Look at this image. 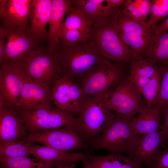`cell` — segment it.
I'll return each mask as SVG.
<instances>
[{
	"label": "cell",
	"mask_w": 168,
	"mask_h": 168,
	"mask_svg": "<svg viewBox=\"0 0 168 168\" xmlns=\"http://www.w3.org/2000/svg\"><path fill=\"white\" fill-rule=\"evenodd\" d=\"M54 52L64 75L78 84L92 68L106 59L89 39L75 43L59 41Z\"/></svg>",
	"instance_id": "obj_1"
},
{
	"label": "cell",
	"mask_w": 168,
	"mask_h": 168,
	"mask_svg": "<svg viewBox=\"0 0 168 168\" xmlns=\"http://www.w3.org/2000/svg\"><path fill=\"white\" fill-rule=\"evenodd\" d=\"M129 72L127 64L105 59L92 68L78 84L84 96L108 100Z\"/></svg>",
	"instance_id": "obj_2"
},
{
	"label": "cell",
	"mask_w": 168,
	"mask_h": 168,
	"mask_svg": "<svg viewBox=\"0 0 168 168\" xmlns=\"http://www.w3.org/2000/svg\"><path fill=\"white\" fill-rule=\"evenodd\" d=\"M116 10L105 22L93 25L88 39L105 58L128 64L139 59L119 36L116 23Z\"/></svg>",
	"instance_id": "obj_3"
},
{
	"label": "cell",
	"mask_w": 168,
	"mask_h": 168,
	"mask_svg": "<svg viewBox=\"0 0 168 168\" xmlns=\"http://www.w3.org/2000/svg\"><path fill=\"white\" fill-rule=\"evenodd\" d=\"M129 121L124 115L115 113L104 131L90 144L91 150H104L131 157L140 137L132 129Z\"/></svg>",
	"instance_id": "obj_4"
},
{
	"label": "cell",
	"mask_w": 168,
	"mask_h": 168,
	"mask_svg": "<svg viewBox=\"0 0 168 168\" xmlns=\"http://www.w3.org/2000/svg\"><path fill=\"white\" fill-rule=\"evenodd\" d=\"M106 100L90 96L83 98L74 125L84 141L89 144L104 131L114 117Z\"/></svg>",
	"instance_id": "obj_5"
},
{
	"label": "cell",
	"mask_w": 168,
	"mask_h": 168,
	"mask_svg": "<svg viewBox=\"0 0 168 168\" xmlns=\"http://www.w3.org/2000/svg\"><path fill=\"white\" fill-rule=\"evenodd\" d=\"M115 21L119 37L138 59L147 60L156 35L146 22L140 21L116 10Z\"/></svg>",
	"instance_id": "obj_6"
},
{
	"label": "cell",
	"mask_w": 168,
	"mask_h": 168,
	"mask_svg": "<svg viewBox=\"0 0 168 168\" xmlns=\"http://www.w3.org/2000/svg\"><path fill=\"white\" fill-rule=\"evenodd\" d=\"M20 64L31 79L51 87L64 75L55 52L47 48L38 46Z\"/></svg>",
	"instance_id": "obj_7"
},
{
	"label": "cell",
	"mask_w": 168,
	"mask_h": 168,
	"mask_svg": "<svg viewBox=\"0 0 168 168\" xmlns=\"http://www.w3.org/2000/svg\"><path fill=\"white\" fill-rule=\"evenodd\" d=\"M16 110L30 133L72 126L76 118L71 113L52 106L27 111Z\"/></svg>",
	"instance_id": "obj_8"
},
{
	"label": "cell",
	"mask_w": 168,
	"mask_h": 168,
	"mask_svg": "<svg viewBox=\"0 0 168 168\" xmlns=\"http://www.w3.org/2000/svg\"><path fill=\"white\" fill-rule=\"evenodd\" d=\"M26 138L30 142L40 143L45 146L66 152L79 149L87 150L89 147L74 125L30 133Z\"/></svg>",
	"instance_id": "obj_9"
},
{
	"label": "cell",
	"mask_w": 168,
	"mask_h": 168,
	"mask_svg": "<svg viewBox=\"0 0 168 168\" xmlns=\"http://www.w3.org/2000/svg\"><path fill=\"white\" fill-rule=\"evenodd\" d=\"M128 76L121 82L106 103L112 112L130 120L146 106L141 93Z\"/></svg>",
	"instance_id": "obj_10"
},
{
	"label": "cell",
	"mask_w": 168,
	"mask_h": 168,
	"mask_svg": "<svg viewBox=\"0 0 168 168\" xmlns=\"http://www.w3.org/2000/svg\"><path fill=\"white\" fill-rule=\"evenodd\" d=\"M79 85L64 75L53 85L51 98L57 108L78 114L84 97Z\"/></svg>",
	"instance_id": "obj_11"
},
{
	"label": "cell",
	"mask_w": 168,
	"mask_h": 168,
	"mask_svg": "<svg viewBox=\"0 0 168 168\" xmlns=\"http://www.w3.org/2000/svg\"><path fill=\"white\" fill-rule=\"evenodd\" d=\"M24 72L18 63H7L0 68V97L4 104L16 108L23 86Z\"/></svg>",
	"instance_id": "obj_12"
},
{
	"label": "cell",
	"mask_w": 168,
	"mask_h": 168,
	"mask_svg": "<svg viewBox=\"0 0 168 168\" xmlns=\"http://www.w3.org/2000/svg\"><path fill=\"white\" fill-rule=\"evenodd\" d=\"M0 34L5 37L6 50L9 63L20 64L39 46V43L28 30H12L0 26Z\"/></svg>",
	"instance_id": "obj_13"
},
{
	"label": "cell",
	"mask_w": 168,
	"mask_h": 168,
	"mask_svg": "<svg viewBox=\"0 0 168 168\" xmlns=\"http://www.w3.org/2000/svg\"><path fill=\"white\" fill-rule=\"evenodd\" d=\"M52 87L33 80L24 72L21 97L15 108L27 111L52 107Z\"/></svg>",
	"instance_id": "obj_14"
},
{
	"label": "cell",
	"mask_w": 168,
	"mask_h": 168,
	"mask_svg": "<svg viewBox=\"0 0 168 168\" xmlns=\"http://www.w3.org/2000/svg\"><path fill=\"white\" fill-rule=\"evenodd\" d=\"M32 0H0V17L8 29L26 31Z\"/></svg>",
	"instance_id": "obj_15"
},
{
	"label": "cell",
	"mask_w": 168,
	"mask_h": 168,
	"mask_svg": "<svg viewBox=\"0 0 168 168\" xmlns=\"http://www.w3.org/2000/svg\"><path fill=\"white\" fill-rule=\"evenodd\" d=\"M27 129L16 109L0 103V144L25 138Z\"/></svg>",
	"instance_id": "obj_16"
},
{
	"label": "cell",
	"mask_w": 168,
	"mask_h": 168,
	"mask_svg": "<svg viewBox=\"0 0 168 168\" xmlns=\"http://www.w3.org/2000/svg\"><path fill=\"white\" fill-rule=\"evenodd\" d=\"M52 2V0H32L29 17L30 26L28 30L39 43L48 38L46 26L49 20Z\"/></svg>",
	"instance_id": "obj_17"
},
{
	"label": "cell",
	"mask_w": 168,
	"mask_h": 168,
	"mask_svg": "<svg viewBox=\"0 0 168 168\" xmlns=\"http://www.w3.org/2000/svg\"><path fill=\"white\" fill-rule=\"evenodd\" d=\"M166 134L159 129L140 137L131 157L142 165L147 166L156 158L159 149L166 141Z\"/></svg>",
	"instance_id": "obj_18"
},
{
	"label": "cell",
	"mask_w": 168,
	"mask_h": 168,
	"mask_svg": "<svg viewBox=\"0 0 168 168\" xmlns=\"http://www.w3.org/2000/svg\"><path fill=\"white\" fill-rule=\"evenodd\" d=\"M71 6L79 9L93 25L101 24L110 19L116 10L111 7L107 0H71Z\"/></svg>",
	"instance_id": "obj_19"
},
{
	"label": "cell",
	"mask_w": 168,
	"mask_h": 168,
	"mask_svg": "<svg viewBox=\"0 0 168 168\" xmlns=\"http://www.w3.org/2000/svg\"><path fill=\"white\" fill-rule=\"evenodd\" d=\"M72 8L71 0H52L47 39V49L54 52L59 42V35L66 14Z\"/></svg>",
	"instance_id": "obj_20"
},
{
	"label": "cell",
	"mask_w": 168,
	"mask_h": 168,
	"mask_svg": "<svg viewBox=\"0 0 168 168\" xmlns=\"http://www.w3.org/2000/svg\"><path fill=\"white\" fill-rule=\"evenodd\" d=\"M82 162L83 168H143L131 157L121 154L98 156L87 153Z\"/></svg>",
	"instance_id": "obj_21"
},
{
	"label": "cell",
	"mask_w": 168,
	"mask_h": 168,
	"mask_svg": "<svg viewBox=\"0 0 168 168\" xmlns=\"http://www.w3.org/2000/svg\"><path fill=\"white\" fill-rule=\"evenodd\" d=\"M30 152L31 155L43 162L61 164L82 161L87 154V153L68 152L38 145L32 146Z\"/></svg>",
	"instance_id": "obj_22"
},
{
	"label": "cell",
	"mask_w": 168,
	"mask_h": 168,
	"mask_svg": "<svg viewBox=\"0 0 168 168\" xmlns=\"http://www.w3.org/2000/svg\"><path fill=\"white\" fill-rule=\"evenodd\" d=\"M138 114L137 116L133 117L129 121L132 129L136 134L143 135L159 129L162 115L159 110L145 107Z\"/></svg>",
	"instance_id": "obj_23"
},
{
	"label": "cell",
	"mask_w": 168,
	"mask_h": 168,
	"mask_svg": "<svg viewBox=\"0 0 168 168\" xmlns=\"http://www.w3.org/2000/svg\"><path fill=\"white\" fill-rule=\"evenodd\" d=\"M128 78L140 93L154 75L158 66L154 62L139 59L129 64Z\"/></svg>",
	"instance_id": "obj_24"
},
{
	"label": "cell",
	"mask_w": 168,
	"mask_h": 168,
	"mask_svg": "<svg viewBox=\"0 0 168 168\" xmlns=\"http://www.w3.org/2000/svg\"><path fill=\"white\" fill-rule=\"evenodd\" d=\"M93 24V22L86 18L79 9L72 6L71 9L62 25L59 38L62 33L70 30H77L90 33Z\"/></svg>",
	"instance_id": "obj_25"
},
{
	"label": "cell",
	"mask_w": 168,
	"mask_h": 168,
	"mask_svg": "<svg viewBox=\"0 0 168 168\" xmlns=\"http://www.w3.org/2000/svg\"><path fill=\"white\" fill-rule=\"evenodd\" d=\"M151 6V0H127L118 10L133 19L146 22L149 14Z\"/></svg>",
	"instance_id": "obj_26"
},
{
	"label": "cell",
	"mask_w": 168,
	"mask_h": 168,
	"mask_svg": "<svg viewBox=\"0 0 168 168\" xmlns=\"http://www.w3.org/2000/svg\"><path fill=\"white\" fill-rule=\"evenodd\" d=\"M34 143L25 138L19 141L0 144V158L28 157Z\"/></svg>",
	"instance_id": "obj_27"
},
{
	"label": "cell",
	"mask_w": 168,
	"mask_h": 168,
	"mask_svg": "<svg viewBox=\"0 0 168 168\" xmlns=\"http://www.w3.org/2000/svg\"><path fill=\"white\" fill-rule=\"evenodd\" d=\"M158 66V68L156 72L143 88L141 92L143 97V100L145 105L148 108L154 107L159 92L162 73L161 68Z\"/></svg>",
	"instance_id": "obj_28"
},
{
	"label": "cell",
	"mask_w": 168,
	"mask_h": 168,
	"mask_svg": "<svg viewBox=\"0 0 168 168\" xmlns=\"http://www.w3.org/2000/svg\"><path fill=\"white\" fill-rule=\"evenodd\" d=\"M0 163L4 168H53L60 165L58 163H46L36 158L28 157L0 158Z\"/></svg>",
	"instance_id": "obj_29"
},
{
	"label": "cell",
	"mask_w": 168,
	"mask_h": 168,
	"mask_svg": "<svg viewBox=\"0 0 168 168\" xmlns=\"http://www.w3.org/2000/svg\"><path fill=\"white\" fill-rule=\"evenodd\" d=\"M147 60L156 64L168 62V31L157 35Z\"/></svg>",
	"instance_id": "obj_30"
},
{
	"label": "cell",
	"mask_w": 168,
	"mask_h": 168,
	"mask_svg": "<svg viewBox=\"0 0 168 168\" xmlns=\"http://www.w3.org/2000/svg\"><path fill=\"white\" fill-rule=\"evenodd\" d=\"M157 64L161 69L162 75L158 98L153 108L159 110L163 116L168 108V62Z\"/></svg>",
	"instance_id": "obj_31"
},
{
	"label": "cell",
	"mask_w": 168,
	"mask_h": 168,
	"mask_svg": "<svg viewBox=\"0 0 168 168\" xmlns=\"http://www.w3.org/2000/svg\"><path fill=\"white\" fill-rule=\"evenodd\" d=\"M150 17L147 24L153 27L168 16V0H151Z\"/></svg>",
	"instance_id": "obj_32"
},
{
	"label": "cell",
	"mask_w": 168,
	"mask_h": 168,
	"mask_svg": "<svg viewBox=\"0 0 168 168\" xmlns=\"http://www.w3.org/2000/svg\"><path fill=\"white\" fill-rule=\"evenodd\" d=\"M89 34L90 33L83 32L79 30H68L59 35V41L66 43L83 42L88 39Z\"/></svg>",
	"instance_id": "obj_33"
},
{
	"label": "cell",
	"mask_w": 168,
	"mask_h": 168,
	"mask_svg": "<svg viewBox=\"0 0 168 168\" xmlns=\"http://www.w3.org/2000/svg\"><path fill=\"white\" fill-rule=\"evenodd\" d=\"M163 150L159 151L157 155L149 165L150 168H168V141Z\"/></svg>",
	"instance_id": "obj_34"
},
{
	"label": "cell",
	"mask_w": 168,
	"mask_h": 168,
	"mask_svg": "<svg viewBox=\"0 0 168 168\" xmlns=\"http://www.w3.org/2000/svg\"><path fill=\"white\" fill-rule=\"evenodd\" d=\"M9 63L6 50L5 37L0 35V63L1 65Z\"/></svg>",
	"instance_id": "obj_35"
},
{
	"label": "cell",
	"mask_w": 168,
	"mask_h": 168,
	"mask_svg": "<svg viewBox=\"0 0 168 168\" xmlns=\"http://www.w3.org/2000/svg\"><path fill=\"white\" fill-rule=\"evenodd\" d=\"M153 29L156 35L168 31V16L161 23L153 27Z\"/></svg>",
	"instance_id": "obj_36"
},
{
	"label": "cell",
	"mask_w": 168,
	"mask_h": 168,
	"mask_svg": "<svg viewBox=\"0 0 168 168\" xmlns=\"http://www.w3.org/2000/svg\"><path fill=\"white\" fill-rule=\"evenodd\" d=\"M163 116V120L160 128L166 133V141H168V108L164 112Z\"/></svg>",
	"instance_id": "obj_37"
},
{
	"label": "cell",
	"mask_w": 168,
	"mask_h": 168,
	"mask_svg": "<svg viewBox=\"0 0 168 168\" xmlns=\"http://www.w3.org/2000/svg\"><path fill=\"white\" fill-rule=\"evenodd\" d=\"M109 5L112 7L118 10L123 5L125 0H107Z\"/></svg>",
	"instance_id": "obj_38"
},
{
	"label": "cell",
	"mask_w": 168,
	"mask_h": 168,
	"mask_svg": "<svg viewBox=\"0 0 168 168\" xmlns=\"http://www.w3.org/2000/svg\"><path fill=\"white\" fill-rule=\"evenodd\" d=\"M76 162L66 163L59 165L56 168H75L76 164Z\"/></svg>",
	"instance_id": "obj_39"
}]
</instances>
